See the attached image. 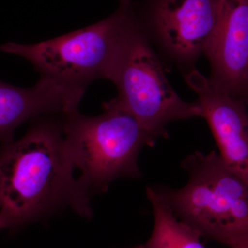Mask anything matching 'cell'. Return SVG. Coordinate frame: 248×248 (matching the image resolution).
Returning a JSON list of instances; mask_svg holds the SVG:
<instances>
[{
    "mask_svg": "<svg viewBox=\"0 0 248 248\" xmlns=\"http://www.w3.org/2000/svg\"><path fill=\"white\" fill-rule=\"evenodd\" d=\"M68 205L93 215L68 160L62 125L39 122L18 141L0 148V218L15 229Z\"/></svg>",
    "mask_w": 248,
    "mask_h": 248,
    "instance_id": "1",
    "label": "cell"
},
{
    "mask_svg": "<svg viewBox=\"0 0 248 248\" xmlns=\"http://www.w3.org/2000/svg\"><path fill=\"white\" fill-rule=\"evenodd\" d=\"M188 180L179 189L151 186L174 217L199 233L231 248H248V181L216 151H197L183 161Z\"/></svg>",
    "mask_w": 248,
    "mask_h": 248,
    "instance_id": "2",
    "label": "cell"
},
{
    "mask_svg": "<svg viewBox=\"0 0 248 248\" xmlns=\"http://www.w3.org/2000/svg\"><path fill=\"white\" fill-rule=\"evenodd\" d=\"M98 116L81 115L78 110L65 115L62 124L67 156L80 190L91 199L107 192L120 178L142 177L138 159L144 147L157 139L113 100L104 104Z\"/></svg>",
    "mask_w": 248,
    "mask_h": 248,
    "instance_id": "3",
    "label": "cell"
},
{
    "mask_svg": "<svg viewBox=\"0 0 248 248\" xmlns=\"http://www.w3.org/2000/svg\"><path fill=\"white\" fill-rule=\"evenodd\" d=\"M134 17L132 0H120L115 14L101 22L40 43L7 42L0 50L26 59L40 76L86 91L94 80L108 78Z\"/></svg>",
    "mask_w": 248,
    "mask_h": 248,
    "instance_id": "4",
    "label": "cell"
},
{
    "mask_svg": "<svg viewBox=\"0 0 248 248\" xmlns=\"http://www.w3.org/2000/svg\"><path fill=\"white\" fill-rule=\"evenodd\" d=\"M108 79L115 84L118 91L114 102L156 139L168 138L166 127L170 122L202 117L198 101L185 102L172 89L135 17Z\"/></svg>",
    "mask_w": 248,
    "mask_h": 248,
    "instance_id": "5",
    "label": "cell"
},
{
    "mask_svg": "<svg viewBox=\"0 0 248 248\" xmlns=\"http://www.w3.org/2000/svg\"><path fill=\"white\" fill-rule=\"evenodd\" d=\"M216 21L204 53L210 82L246 99L248 81V0H216Z\"/></svg>",
    "mask_w": 248,
    "mask_h": 248,
    "instance_id": "6",
    "label": "cell"
},
{
    "mask_svg": "<svg viewBox=\"0 0 248 248\" xmlns=\"http://www.w3.org/2000/svg\"><path fill=\"white\" fill-rule=\"evenodd\" d=\"M216 0H154L155 35L174 60L193 66L204 53L216 21Z\"/></svg>",
    "mask_w": 248,
    "mask_h": 248,
    "instance_id": "7",
    "label": "cell"
},
{
    "mask_svg": "<svg viewBox=\"0 0 248 248\" xmlns=\"http://www.w3.org/2000/svg\"><path fill=\"white\" fill-rule=\"evenodd\" d=\"M198 95L202 117L206 120L218 154L228 167L248 181V120L246 99L233 97L214 86L195 68L185 76Z\"/></svg>",
    "mask_w": 248,
    "mask_h": 248,
    "instance_id": "8",
    "label": "cell"
},
{
    "mask_svg": "<svg viewBox=\"0 0 248 248\" xmlns=\"http://www.w3.org/2000/svg\"><path fill=\"white\" fill-rule=\"evenodd\" d=\"M81 93L46 77L35 86L20 88L0 80V141H14L15 130L36 116L62 113L78 108Z\"/></svg>",
    "mask_w": 248,
    "mask_h": 248,
    "instance_id": "9",
    "label": "cell"
},
{
    "mask_svg": "<svg viewBox=\"0 0 248 248\" xmlns=\"http://www.w3.org/2000/svg\"><path fill=\"white\" fill-rule=\"evenodd\" d=\"M146 195L153 208L154 226L144 248H205L199 233L178 220L152 187L147 188Z\"/></svg>",
    "mask_w": 248,
    "mask_h": 248,
    "instance_id": "10",
    "label": "cell"
},
{
    "mask_svg": "<svg viewBox=\"0 0 248 248\" xmlns=\"http://www.w3.org/2000/svg\"><path fill=\"white\" fill-rule=\"evenodd\" d=\"M2 229H5L4 223H3L2 221H1V218H0V231Z\"/></svg>",
    "mask_w": 248,
    "mask_h": 248,
    "instance_id": "11",
    "label": "cell"
}]
</instances>
